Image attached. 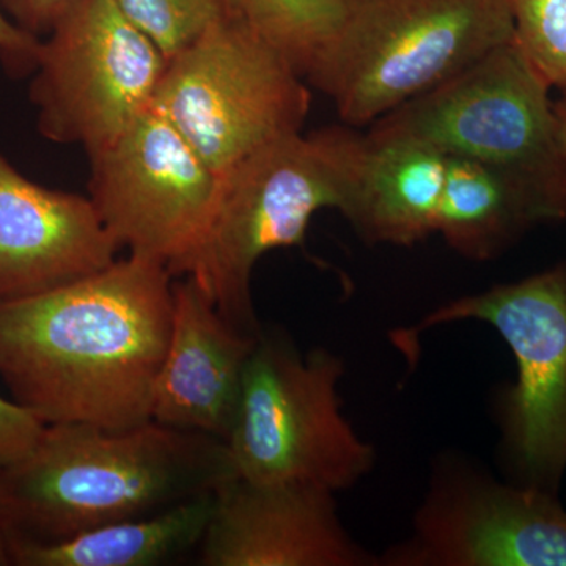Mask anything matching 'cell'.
I'll return each mask as SVG.
<instances>
[{
  "mask_svg": "<svg viewBox=\"0 0 566 566\" xmlns=\"http://www.w3.org/2000/svg\"><path fill=\"white\" fill-rule=\"evenodd\" d=\"M174 275L132 255L0 304V378L41 422L123 430L150 422L172 324Z\"/></svg>",
  "mask_w": 566,
  "mask_h": 566,
  "instance_id": "cell-1",
  "label": "cell"
},
{
  "mask_svg": "<svg viewBox=\"0 0 566 566\" xmlns=\"http://www.w3.org/2000/svg\"><path fill=\"white\" fill-rule=\"evenodd\" d=\"M234 475L226 442L156 422L109 430L46 424L0 474V524L11 543H54L163 512Z\"/></svg>",
  "mask_w": 566,
  "mask_h": 566,
  "instance_id": "cell-2",
  "label": "cell"
},
{
  "mask_svg": "<svg viewBox=\"0 0 566 566\" xmlns=\"http://www.w3.org/2000/svg\"><path fill=\"white\" fill-rule=\"evenodd\" d=\"M363 133L326 126L260 148L222 177L218 211L185 275L199 283L227 322L262 329L252 297L256 263L275 249L303 245L316 212L348 207Z\"/></svg>",
  "mask_w": 566,
  "mask_h": 566,
  "instance_id": "cell-3",
  "label": "cell"
},
{
  "mask_svg": "<svg viewBox=\"0 0 566 566\" xmlns=\"http://www.w3.org/2000/svg\"><path fill=\"white\" fill-rule=\"evenodd\" d=\"M510 41V0H345L340 32L307 82L345 125L364 128Z\"/></svg>",
  "mask_w": 566,
  "mask_h": 566,
  "instance_id": "cell-4",
  "label": "cell"
},
{
  "mask_svg": "<svg viewBox=\"0 0 566 566\" xmlns=\"http://www.w3.org/2000/svg\"><path fill=\"white\" fill-rule=\"evenodd\" d=\"M345 363L327 348L303 353L279 331H260L226 446L234 475L303 483L337 494L374 471L376 450L342 403Z\"/></svg>",
  "mask_w": 566,
  "mask_h": 566,
  "instance_id": "cell-5",
  "label": "cell"
},
{
  "mask_svg": "<svg viewBox=\"0 0 566 566\" xmlns=\"http://www.w3.org/2000/svg\"><path fill=\"white\" fill-rule=\"evenodd\" d=\"M460 322L493 327L515 357V381L495 400L510 479L557 494L566 472V263L449 301L400 337L415 342Z\"/></svg>",
  "mask_w": 566,
  "mask_h": 566,
  "instance_id": "cell-6",
  "label": "cell"
},
{
  "mask_svg": "<svg viewBox=\"0 0 566 566\" xmlns=\"http://www.w3.org/2000/svg\"><path fill=\"white\" fill-rule=\"evenodd\" d=\"M551 91L510 41L374 125L501 170L565 221L566 159Z\"/></svg>",
  "mask_w": 566,
  "mask_h": 566,
  "instance_id": "cell-7",
  "label": "cell"
},
{
  "mask_svg": "<svg viewBox=\"0 0 566 566\" xmlns=\"http://www.w3.org/2000/svg\"><path fill=\"white\" fill-rule=\"evenodd\" d=\"M155 106L221 177L303 132L311 85L252 32L219 21L167 59Z\"/></svg>",
  "mask_w": 566,
  "mask_h": 566,
  "instance_id": "cell-8",
  "label": "cell"
},
{
  "mask_svg": "<svg viewBox=\"0 0 566 566\" xmlns=\"http://www.w3.org/2000/svg\"><path fill=\"white\" fill-rule=\"evenodd\" d=\"M167 57L115 0H73L40 41L29 98L44 139L106 147L158 95Z\"/></svg>",
  "mask_w": 566,
  "mask_h": 566,
  "instance_id": "cell-9",
  "label": "cell"
},
{
  "mask_svg": "<svg viewBox=\"0 0 566 566\" xmlns=\"http://www.w3.org/2000/svg\"><path fill=\"white\" fill-rule=\"evenodd\" d=\"M87 156L88 197L118 245L185 275L214 221L221 175L155 104Z\"/></svg>",
  "mask_w": 566,
  "mask_h": 566,
  "instance_id": "cell-10",
  "label": "cell"
},
{
  "mask_svg": "<svg viewBox=\"0 0 566 566\" xmlns=\"http://www.w3.org/2000/svg\"><path fill=\"white\" fill-rule=\"evenodd\" d=\"M378 566H566V509L556 493L501 482L444 455L411 532Z\"/></svg>",
  "mask_w": 566,
  "mask_h": 566,
  "instance_id": "cell-11",
  "label": "cell"
},
{
  "mask_svg": "<svg viewBox=\"0 0 566 566\" xmlns=\"http://www.w3.org/2000/svg\"><path fill=\"white\" fill-rule=\"evenodd\" d=\"M202 566H378L338 515L335 493L232 476L214 491Z\"/></svg>",
  "mask_w": 566,
  "mask_h": 566,
  "instance_id": "cell-12",
  "label": "cell"
},
{
  "mask_svg": "<svg viewBox=\"0 0 566 566\" xmlns=\"http://www.w3.org/2000/svg\"><path fill=\"white\" fill-rule=\"evenodd\" d=\"M120 249L91 197L44 188L0 151V304L98 273Z\"/></svg>",
  "mask_w": 566,
  "mask_h": 566,
  "instance_id": "cell-13",
  "label": "cell"
},
{
  "mask_svg": "<svg viewBox=\"0 0 566 566\" xmlns=\"http://www.w3.org/2000/svg\"><path fill=\"white\" fill-rule=\"evenodd\" d=\"M172 296V324L153 385L150 419L226 442L259 334L227 322L189 275L174 281Z\"/></svg>",
  "mask_w": 566,
  "mask_h": 566,
  "instance_id": "cell-14",
  "label": "cell"
},
{
  "mask_svg": "<svg viewBox=\"0 0 566 566\" xmlns=\"http://www.w3.org/2000/svg\"><path fill=\"white\" fill-rule=\"evenodd\" d=\"M447 158L430 142L371 125L344 218L370 244L411 248L436 234Z\"/></svg>",
  "mask_w": 566,
  "mask_h": 566,
  "instance_id": "cell-15",
  "label": "cell"
},
{
  "mask_svg": "<svg viewBox=\"0 0 566 566\" xmlns=\"http://www.w3.org/2000/svg\"><path fill=\"white\" fill-rule=\"evenodd\" d=\"M547 222L554 221L545 205L509 175L463 156L447 158L436 234L458 255L490 262Z\"/></svg>",
  "mask_w": 566,
  "mask_h": 566,
  "instance_id": "cell-16",
  "label": "cell"
},
{
  "mask_svg": "<svg viewBox=\"0 0 566 566\" xmlns=\"http://www.w3.org/2000/svg\"><path fill=\"white\" fill-rule=\"evenodd\" d=\"M214 491L153 515L91 528L54 543H11L17 566H156L199 549Z\"/></svg>",
  "mask_w": 566,
  "mask_h": 566,
  "instance_id": "cell-17",
  "label": "cell"
},
{
  "mask_svg": "<svg viewBox=\"0 0 566 566\" xmlns=\"http://www.w3.org/2000/svg\"><path fill=\"white\" fill-rule=\"evenodd\" d=\"M226 20L252 32L305 81L333 48L345 0H223Z\"/></svg>",
  "mask_w": 566,
  "mask_h": 566,
  "instance_id": "cell-18",
  "label": "cell"
},
{
  "mask_svg": "<svg viewBox=\"0 0 566 566\" xmlns=\"http://www.w3.org/2000/svg\"><path fill=\"white\" fill-rule=\"evenodd\" d=\"M167 59L226 20L223 0H115Z\"/></svg>",
  "mask_w": 566,
  "mask_h": 566,
  "instance_id": "cell-19",
  "label": "cell"
},
{
  "mask_svg": "<svg viewBox=\"0 0 566 566\" xmlns=\"http://www.w3.org/2000/svg\"><path fill=\"white\" fill-rule=\"evenodd\" d=\"M513 43L551 88L566 84V0H510Z\"/></svg>",
  "mask_w": 566,
  "mask_h": 566,
  "instance_id": "cell-20",
  "label": "cell"
},
{
  "mask_svg": "<svg viewBox=\"0 0 566 566\" xmlns=\"http://www.w3.org/2000/svg\"><path fill=\"white\" fill-rule=\"evenodd\" d=\"M44 428L28 408L0 397V474L31 452Z\"/></svg>",
  "mask_w": 566,
  "mask_h": 566,
  "instance_id": "cell-21",
  "label": "cell"
},
{
  "mask_svg": "<svg viewBox=\"0 0 566 566\" xmlns=\"http://www.w3.org/2000/svg\"><path fill=\"white\" fill-rule=\"evenodd\" d=\"M73 0H0L3 11L18 28L44 39Z\"/></svg>",
  "mask_w": 566,
  "mask_h": 566,
  "instance_id": "cell-22",
  "label": "cell"
},
{
  "mask_svg": "<svg viewBox=\"0 0 566 566\" xmlns=\"http://www.w3.org/2000/svg\"><path fill=\"white\" fill-rule=\"evenodd\" d=\"M40 41L18 28L0 6V59L11 73L32 74Z\"/></svg>",
  "mask_w": 566,
  "mask_h": 566,
  "instance_id": "cell-23",
  "label": "cell"
},
{
  "mask_svg": "<svg viewBox=\"0 0 566 566\" xmlns=\"http://www.w3.org/2000/svg\"><path fill=\"white\" fill-rule=\"evenodd\" d=\"M558 98L553 102L554 118H556V136L558 148L566 159V84L557 88Z\"/></svg>",
  "mask_w": 566,
  "mask_h": 566,
  "instance_id": "cell-24",
  "label": "cell"
},
{
  "mask_svg": "<svg viewBox=\"0 0 566 566\" xmlns=\"http://www.w3.org/2000/svg\"><path fill=\"white\" fill-rule=\"evenodd\" d=\"M13 565V556H11V538L7 534L6 528L0 524V566Z\"/></svg>",
  "mask_w": 566,
  "mask_h": 566,
  "instance_id": "cell-25",
  "label": "cell"
}]
</instances>
